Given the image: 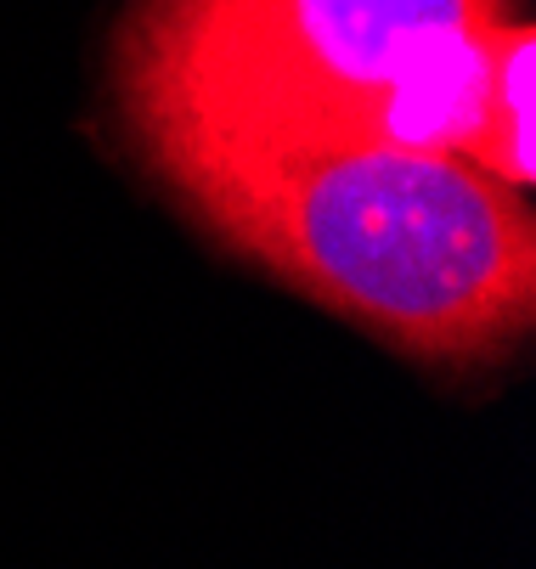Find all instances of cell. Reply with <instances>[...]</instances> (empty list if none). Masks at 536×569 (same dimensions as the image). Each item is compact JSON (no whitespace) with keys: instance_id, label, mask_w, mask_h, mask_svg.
Wrapping results in <instances>:
<instances>
[{"instance_id":"1","label":"cell","mask_w":536,"mask_h":569,"mask_svg":"<svg viewBox=\"0 0 536 569\" xmlns=\"http://www.w3.org/2000/svg\"><path fill=\"white\" fill-rule=\"evenodd\" d=\"M141 147L226 249L418 361L480 367L530 333V203L469 158L373 136L165 130Z\"/></svg>"},{"instance_id":"2","label":"cell","mask_w":536,"mask_h":569,"mask_svg":"<svg viewBox=\"0 0 536 569\" xmlns=\"http://www.w3.org/2000/svg\"><path fill=\"white\" fill-rule=\"evenodd\" d=\"M508 0H141L119 40L136 136H373L464 158Z\"/></svg>"},{"instance_id":"3","label":"cell","mask_w":536,"mask_h":569,"mask_svg":"<svg viewBox=\"0 0 536 569\" xmlns=\"http://www.w3.org/2000/svg\"><path fill=\"white\" fill-rule=\"evenodd\" d=\"M536 34L525 18H508L492 40V68H486V97H480V124L469 141V164L514 192H530L536 176Z\"/></svg>"}]
</instances>
